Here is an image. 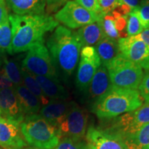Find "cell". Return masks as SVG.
<instances>
[{
	"label": "cell",
	"mask_w": 149,
	"mask_h": 149,
	"mask_svg": "<svg viewBox=\"0 0 149 149\" xmlns=\"http://www.w3.org/2000/svg\"><path fill=\"white\" fill-rule=\"evenodd\" d=\"M13 39L10 55L25 52L38 43L44 42V36L59 26L53 17L48 14L18 15L8 14Z\"/></svg>",
	"instance_id": "obj_1"
},
{
	"label": "cell",
	"mask_w": 149,
	"mask_h": 149,
	"mask_svg": "<svg viewBox=\"0 0 149 149\" xmlns=\"http://www.w3.org/2000/svg\"><path fill=\"white\" fill-rule=\"evenodd\" d=\"M46 44L59 77L61 75L67 79L77 67L82 48L77 32L58 26L48 38Z\"/></svg>",
	"instance_id": "obj_2"
},
{
	"label": "cell",
	"mask_w": 149,
	"mask_h": 149,
	"mask_svg": "<svg viewBox=\"0 0 149 149\" xmlns=\"http://www.w3.org/2000/svg\"><path fill=\"white\" fill-rule=\"evenodd\" d=\"M142 103L137 90L113 87L91 111L101 120H110L135 111Z\"/></svg>",
	"instance_id": "obj_3"
},
{
	"label": "cell",
	"mask_w": 149,
	"mask_h": 149,
	"mask_svg": "<svg viewBox=\"0 0 149 149\" xmlns=\"http://www.w3.org/2000/svg\"><path fill=\"white\" fill-rule=\"evenodd\" d=\"M20 130L26 142L38 149H53L61 137L58 128L37 114L26 115Z\"/></svg>",
	"instance_id": "obj_4"
},
{
	"label": "cell",
	"mask_w": 149,
	"mask_h": 149,
	"mask_svg": "<svg viewBox=\"0 0 149 149\" xmlns=\"http://www.w3.org/2000/svg\"><path fill=\"white\" fill-rule=\"evenodd\" d=\"M107 68L114 88L137 90L144 77L142 68L121 53Z\"/></svg>",
	"instance_id": "obj_5"
},
{
	"label": "cell",
	"mask_w": 149,
	"mask_h": 149,
	"mask_svg": "<svg viewBox=\"0 0 149 149\" xmlns=\"http://www.w3.org/2000/svg\"><path fill=\"white\" fill-rule=\"evenodd\" d=\"M22 66L34 75L60 81L59 74L44 42L35 44L30 48L22 61Z\"/></svg>",
	"instance_id": "obj_6"
},
{
	"label": "cell",
	"mask_w": 149,
	"mask_h": 149,
	"mask_svg": "<svg viewBox=\"0 0 149 149\" xmlns=\"http://www.w3.org/2000/svg\"><path fill=\"white\" fill-rule=\"evenodd\" d=\"M101 64L94 46L81 48L75 84L77 91L84 95V97L91 80Z\"/></svg>",
	"instance_id": "obj_7"
},
{
	"label": "cell",
	"mask_w": 149,
	"mask_h": 149,
	"mask_svg": "<svg viewBox=\"0 0 149 149\" xmlns=\"http://www.w3.org/2000/svg\"><path fill=\"white\" fill-rule=\"evenodd\" d=\"M88 124V114L84 109L72 102L69 111L58 126L61 137L64 136L79 141L84 138L86 132Z\"/></svg>",
	"instance_id": "obj_8"
},
{
	"label": "cell",
	"mask_w": 149,
	"mask_h": 149,
	"mask_svg": "<svg viewBox=\"0 0 149 149\" xmlns=\"http://www.w3.org/2000/svg\"><path fill=\"white\" fill-rule=\"evenodd\" d=\"M55 19L67 28L76 29L98 21V19L73 0H69L55 15Z\"/></svg>",
	"instance_id": "obj_9"
},
{
	"label": "cell",
	"mask_w": 149,
	"mask_h": 149,
	"mask_svg": "<svg viewBox=\"0 0 149 149\" xmlns=\"http://www.w3.org/2000/svg\"><path fill=\"white\" fill-rule=\"evenodd\" d=\"M117 43L120 53L124 57L142 69L149 70V46L135 36L120 38Z\"/></svg>",
	"instance_id": "obj_10"
},
{
	"label": "cell",
	"mask_w": 149,
	"mask_h": 149,
	"mask_svg": "<svg viewBox=\"0 0 149 149\" xmlns=\"http://www.w3.org/2000/svg\"><path fill=\"white\" fill-rule=\"evenodd\" d=\"M112 88L107 68L101 64L91 80L85 96L91 110Z\"/></svg>",
	"instance_id": "obj_11"
},
{
	"label": "cell",
	"mask_w": 149,
	"mask_h": 149,
	"mask_svg": "<svg viewBox=\"0 0 149 149\" xmlns=\"http://www.w3.org/2000/svg\"><path fill=\"white\" fill-rule=\"evenodd\" d=\"M20 124L0 117V146L4 149H24L27 146L22 137Z\"/></svg>",
	"instance_id": "obj_12"
},
{
	"label": "cell",
	"mask_w": 149,
	"mask_h": 149,
	"mask_svg": "<svg viewBox=\"0 0 149 149\" xmlns=\"http://www.w3.org/2000/svg\"><path fill=\"white\" fill-rule=\"evenodd\" d=\"M0 112L1 117L21 124L24 119L14 86L0 90Z\"/></svg>",
	"instance_id": "obj_13"
},
{
	"label": "cell",
	"mask_w": 149,
	"mask_h": 149,
	"mask_svg": "<svg viewBox=\"0 0 149 149\" xmlns=\"http://www.w3.org/2000/svg\"><path fill=\"white\" fill-rule=\"evenodd\" d=\"M72 104V102L67 100H51L49 103L42 107L40 115L52 125L58 128L69 111Z\"/></svg>",
	"instance_id": "obj_14"
},
{
	"label": "cell",
	"mask_w": 149,
	"mask_h": 149,
	"mask_svg": "<svg viewBox=\"0 0 149 149\" xmlns=\"http://www.w3.org/2000/svg\"><path fill=\"white\" fill-rule=\"evenodd\" d=\"M86 140L95 149H126L120 141L93 126L88 128Z\"/></svg>",
	"instance_id": "obj_15"
},
{
	"label": "cell",
	"mask_w": 149,
	"mask_h": 149,
	"mask_svg": "<svg viewBox=\"0 0 149 149\" xmlns=\"http://www.w3.org/2000/svg\"><path fill=\"white\" fill-rule=\"evenodd\" d=\"M8 7L18 15H44L46 12L45 0H5Z\"/></svg>",
	"instance_id": "obj_16"
},
{
	"label": "cell",
	"mask_w": 149,
	"mask_h": 149,
	"mask_svg": "<svg viewBox=\"0 0 149 149\" xmlns=\"http://www.w3.org/2000/svg\"><path fill=\"white\" fill-rule=\"evenodd\" d=\"M34 77L43 92L50 100H67L69 98V93L61 84V81L44 76L34 75Z\"/></svg>",
	"instance_id": "obj_17"
},
{
	"label": "cell",
	"mask_w": 149,
	"mask_h": 149,
	"mask_svg": "<svg viewBox=\"0 0 149 149\" xmlns=\"http://www.w3.org/2000/svg\"><path fill=\"white\" fill-rule=\"evenodd\" d=\"M15 92L24 115L37 114L42 109L40 100L24 84L14 86Z\"/></svg>",
	"instance_id": "obj_18"
},
{
	"label": "cell",
	"mask_w": 149,
	"mask_h": 149,
	"mask_svg": "<svg viewBox=\"0 0 149 149\" xmlns=\"http://www.w3.org/2000/svg\"><path fill=\"white\" fill-rule=\"evenodd\" d=\"M76 32L82 47L95 46L106 37L100 20L80 28Z\"/></svg>",
	"instance_id": "obj_19"
},
{
	"label": "cell",
	"mask_w": 149,
	"mask_h": 149,
	"mask_svg": "<svg viewBox=\"0 0 149 149\" xmlns=\"http://www.w3.org/2000/svg\"><path fill=\"white\" fill-rule=\"evenodd\" d=\"M102 64L107 67L120 54L117 41L106 37L95 47Z\"/></svg>",
	"instance_id": "obj_20"
},
{
	"label": "cell",
	"mask_w": 149,
	"mask_h": 149,
	"mask_svg": "<svg viewBox=\"0 0 149 149\" xmlns=\"http://www.w3.org/2000/svg\"><path fill=\"white\" fill-rule=\"evenodd\" d=\"M22 72L23 84L25 86L28 90L31 91L35 96L37 97V98L40 100L42 107L49 103L51 100L46 96V95L43 92L42 89L41 88L40 84L37 81L34 75L22 66Z\"/></svg>",
	"instance_id": "obj_21"
},
{
	"label": "cell",
	"mask_w": 149,
	"mask_h": 149,
	"mask_svg": "<svg viewBox=\"0 0 149 149\" xmlns=\"http://www.w3.org/2000/svg\"><path fill=\"white\" fill-rule=\"evenodd\" d=\"M122 144L126 149H143L149 144V123L145 124Z\"/></svg>",
	"instance_id": "obj_22"
},
{
	"label": "cell",
	"mask_w": 149,
	"mask_h": 149,
	"mask_svg": "<svg viewBox=\"0 0 149 149\" xmlns=\"http://www.w3.org/2000/svg\"><path fill=\"white\" fill-rule=\"evenodd\" d=\"M3 68L6 77L14 86L23 84L22 65L16 59H8L6 56L3 60Z\"/></svg>",
	"instance_id": "obj_23"
},
{
	"label": "cell",
	"mask_w": 149,
	"mask_h": 149,
	"mask_svg": "<svg viewBox=\"0 0 149 149\" xmlns=\"http://www.w3.org/2000/svg\"><path fill=\"white\" fill-rule=\"evenodd\" d=\"M133 125L135 131H138L145 124L149 123V104L141 105L137 109L131 112Z\"/></svg>",
	"instance_id": "obj_24"
},
{
	"label": "cell",
	"mask_w": 149,
	"mask_h": 149,
	"mask_svg": "<svg viewBox=\"0 0 149 149\" xmlns=\"http://www.w3.org/2000/svg\"><path fill=\"white\" fill-rule=\"evenodd\" d=\"M12 39V29L8 17L6 19L2 24H0V49L5 53H9Z\"/></svg>",
	"instance_id": "obj_25"
},
{
	"label": "cell",
	"mask_w": 149,
	"mask_h": 149,
	"mask_svg": "<svg viewBox=\"0 0 149 149\" xmlns=\"http://www.w3.org/2000/svg\"><path fill=\"white\" fill-rule=\"evenodd\" d=\"M100 21L101 22L105 36L112 40L118 41L120 35L115 26V19L113 17L111 14L107 15L100 19Z\"/></svg>",
	"instance_id": "obj_26"
},
{
	"label": "cell",
	"mask_w": 149,
	"mask_h": 149,
	"mask_svg": "<svg viewBox=\"0 0 149 149\" xmlns=\"http://www.w3.org/2000/svg\"><path fill=\"white\" fill-rule=\"evenodd\" d=\"M144 30L139 21L138 16L134 10L128 14L126 19V35L127 37L135 36Z\"/></svg>",
	"instance_id": "obj_27"
},
{
	"label": "cell",
	"mask_w": 149,
	"mask_h": 149,
	"mask_svg": "<svg viewBox=\"0 0 149 149\" xmlns=\"http://www.w3.org/2000/svg\"><path fill=\"white\" fill-rule=\"evenodd\" d=\"M133 10L138 16L142 27L149 29V0H141L138 6Z\"/></svg>",
	"instance_id": "obj_28"
},
{
	"label": "cell",
	"mask_w": 149,
	"mask_h": 149,
	"mask_svg": "<svg viewBox=\"0 0 149 149\" xmlns=\"http://www.w3.org/2000/svg\"><path fill=\"white\" fill-rule=\"evenodd\" d=\"M73 1L85 8L86 10L89 11L99 20L104 16L102 13L97 0H73Z\"/></svg>",
	"instance_id": "obj_29"
},
{
	"label": "cell",
	"mask_w": 149,
	"mask_h": 149,
	"mask_svg": "<svg viewBox=\"0 0 149 149\" xmlns=\"http://www.w3.org/2000/svg\"><path fill=\"white\" fill-rule=\"evenodd\" d=\"M86 146H83L79 141H73L72 139L64 137L53 149H85Z\"/></svg>",
	"instance_id": "obj_30"
},
{
	"label": "cell",
	"mask_w": 149,
	"mask_h": 149,
	"mask_svg": "<svg viewBox=\"0 0 149 149\" xmlns=\"http://www.w3.org/2000/svg\"><path fill=\"white\" fill-rule=\"evenodd\" d=\"M138 90L142 100H144L146 103L149 104V72L143 77Z\"/></svg>",
	"instance_id": "obj_31"
},
{
	"label": "cell",
	"mask_w": 149,
	"mask_h": 149,
	"mask_svg": "<svg viewBox=\"0 0 149 149\" xmlns=\"http://www.w3.org/2000/svg\"><path fill=\"white\" fill-rule=\"evenodd\" d=\"M97 1L104 15L111 14L119 6V0H97Z\"/></svg>",
	"instance_id": "obj_32"
},
{
	"label": "cell",
	"mask_w": 149,
	"mask_h": 149,
	"mask_svg": "<svg viewBox=\"0 0 149 149\" xmlns=\"http://www.w3.org/2000/svg\"><path fill=\"white\" fill-rule=\"evenodd\" d=\"M69 0H45L46 10L47 14L57 13Z\"/></svg>",
	"instance_id": "obj_33"
},
{
	"label": "cell",
	"mask_w": 149,
	"mask_h": 149,
	"mask_svg": "<svg viewBox=\"0 0 149 149\" xmlns=\"http://www.w3.org/2000/svg\"><path fill=\"white\" fill-rule=\"evenodd\" d=\"M14 85L8 79V77L6 75L4 70L3 68V66L0 67V90L2 89L11 88L13 87Z\"/></svg>",
	"instance_id": "obj_34"
},
{
	"label": "cell",
	"mask_w": 149,
	"mask_h": 149,
	"mask_svg": "<svg viewBox=\"0 0 149 149\" xmlns=\"http://www.w3.org/2000/svg\"><path fill=\"white\" fill-rule=\"evenodd\" d=\"M128 16V15H127ZM127 16H123L115 19V24L116 29L118 31L120 37H122V32L126 29V19Z\"/></svg>",
	"instance_id": "obj_35"
},
{
	"label": "cell",
	"mask_w": 149,
	"mask_h": 149,
	"mask_svg": "<svg viewBox=\"0 0 149 149\" xmlns=\"http://www.w3.org/2000/svg\"><path fill=\"white\" fill-rule=\"evenodd\" d=\"M8 17V13L7 10L6 1H3L0 2V24H1L3 21Z\"/></svg>",
	"instance_id": "obj_36"
},
{
	"label": "cell",
	"mask_w": 149,
	"mask_h": 149,
	"mask_svg": "<svg viewBox=\"0 0 149 149\" xmlns=\"http://www.w3.org/2000/svg\"><path fill=\"white\" fill-rule=\"evenodd\" d=\"M135 37L149 46V29H144L139 34L135 35Z\"/></svg>",
	"instance_id": "obj_37"
},
{
	"label": "cell",
	"mask_w": 149,
	"mask_h": 149,
	"mask_svg": "<svg viewBox=\"0 0 149 149\" xmlns=\"http://www.w3.org/2000/svg\"><path fill=\"white\" fill-rule=\"evenodd\" d=\"M140 0H119V5L125 4L129 6L132 10H134L138 6Z\"/></svg>",
	"instance_id": "obj_38"
},
{
	"label": "cell",
	"mask_w": 149,
	"mask_h": 149,
	"mask_svg": "<svg viewBox=\"0 0 149 149\" xmlns=\"http://www.w3.org/2000/svg\"><path fill=\"white\" fill-rule=\"evenodd\" d=\"M6 53L4 51H3L2 50L0 49V67L3 66V60H4V58L6 57Z\"/></svg>",
	"instance_id": "obj_39"
},
{
	"label": "cell",
	"mask_w": 149,
	"mask_h": 149,
	"mask_svg": "<svg viewBox=\"0 0 149 149\" xmlns=\"http://www.w3.org/2000/svg\"><path fill=\"white\" fill-rule=\"evenodd\" d=\"M85 149H95L94 147H93L92 145L90 144H88L86 146H85Z\"/></svg>",
	"instance_id": "obj_40"
},
{
	"label": "cell",
	"mask_w": 149,
	"mask_h": 149,
	"mask_svg": "<svg viewBox=\"0 0 149 149\" xmlns=\"http://www.w3.org/2000/svg\"><path fill=\"white\" fill-rule=\"evenodd\" d=\"M24 149H38V148H34V147H26V148H24Z\"/></svg>",
	"instance_id": "obj_41"
},
{
	"label": "cell",
	"mask_w": 149,
	"mask_h": 149,
	"mask_svg": "<svg viewBox=\"0 0 149 149\" xmlns=\"http://www.w3.org/2000/svg\"><path fill=\"white\" fill-rule=\"evenodd\" d=\"M143 149H149V144L148 145V146H146V147H144V148Z\"/></svg>",
	"instance_id": "obj_42"
},
{
	"label": "cell",
	"mask_w": 149,
	"mask_h": 149,
	"mask_svg": "<svg viewBox=\"0 0 149 149\" xmlns=\"http://www.w3.org/2000/svg\"><path fill=\"white\" fill-rule=\"evenodd\" d=\"M5 1V0H0V2H1V1Z\"/></svg>",
	"instance_id": "obj_43"
},
{
	"label": "cell",
	"mask_w": 149,
	"mask_h": 149,
	"mask_svg": "<svg viewBox=\"0 0 149 149\" xmlns=\"http://www.w3.org/2000/svg\"><path fill=\"white\" fill-rule=\"evenodd\" d=\"M0 117H1V112H0Z\"/></svg>",
	"instance_id": "obj_44"
}]
</instances>
